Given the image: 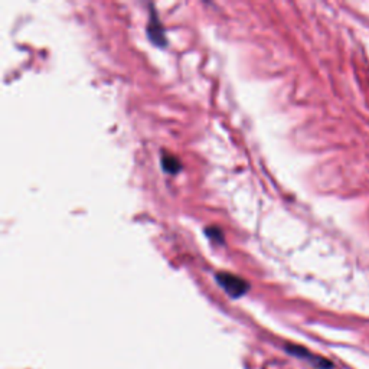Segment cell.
Listing matches in <instances>:
<instances>
[{
    "label": "cell",
    "instance_id": "2",
    "mask_svg": "<svg viewBox=\"0 0 369 369\" xmlns=\"http://www.w3.org/2000/svg\"><path fill=\"white\" fill-rule=\"evenodd\" d=\"M284 350H285V352L289 354V355H292V356H295L297 359L309 362L311 365H313L317 369H333L335 368L333 362H331L329 359H326L323 356L315 355L313 352H311L304 346L295 345V343H289V345L284 346Z\"/></svg>",
    "mask_w": 369,
    "mask_h": 369
},
{
    "label": "cell",
    "instance_id": "1",
    "mask_svg": "<svg viewBox=\"0 0 369 369\" xmlns=\"http://www.w3.org/2000/svg\"><path fill=\"white\" fill-rule=\"evenodd\" d=\"M217 281L225 290V293L233 299H240L250 290V283L247 280L231 273H218Z\"/></svg>",
    "mask_w": 369,
    "mask_h": 369
},
{
    "label": "cell",
    "instance_id": "4",
    "mask_svg": "<svg viewBox=\"0 0 369 369\" xmlns=\"http://www.w3.org/2000/svg\"><path fill=\"white\" fill-rule=\"evenodd\" d=\"M162 166H163V171L168 172L169 175H176L182 169V163L176 156L165 153L162 156Z\"/></svg>",
    "mask_w": 369,
    "mask_h": 369
},
{
    "label": "cell",
    "instance_id": "5",
    "mask_svg": "<svg viewBox=\"0 0 369 369\" xmlns=\"http://www.w3.org/2000/svg\"><path fill=\"white\" fill-rule=\"evenodd\" d=\"M207 235L214 240V241H223V237H222V231L219 228H215V227H211V228H207Z\"/></svg>",
    "mask_w": 369,
    "mask_h": 369
},
{
    "label": "cell",
    "instance_id": "3",
    "mask_svg": "<svg viewBox=\"0 0 369 369\" xmlns=\"http://www.w3.org/2000/svg\"><path fill=\"white\" fill-rule=\"evenodd\" d=\"M148 33H149V38L152 39L153 44H156L159 47L166 45L165 31H163L160 22L157 20V16L155 13H152V19L149 22V26H148Z\"/></svg>",
    "mask_w": 369,
    "mask_h": 369
}]
</instances>
